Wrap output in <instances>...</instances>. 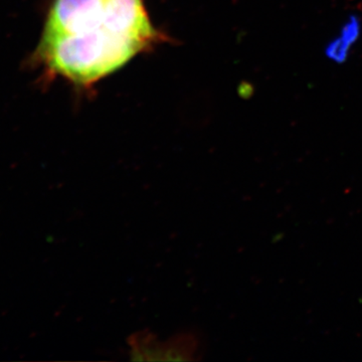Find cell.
I'll return each instance as SVG.
<instances>
[{
    "instance_id": "obj_1",
    "label": "cell",
    "mask_w": 362,
    "mask_h": 362,
    "mask_svg": "<svg viewBox=\"0 0 362 362\" xmlns=\"http://www.w3.org/2000/svg\"><path fill=\"white\" fill-rule=\"evenodd\" d=\"M165 40L145 0H54L35 57L47 73L90 89Z\"/></svg>"
},
{
    "instance_id": "obj_2",
    "label": "cell",
    "mask_w": 362,
    "mask_h": 362,
    "mask_svg": "<svg viewBox=\"0 0 362 362\" xmlns=\"http://www.w3.org/2000/svg\"><path fill=\"white\" fill-rule=\"evenodd\" d=\"M131 358L137 361H163V342L152 331H137L128 338Z\"/></svg>"
},
{
    "instance_id": "obj_3",
    "label": "cell",
    "mask_w": 362,
    "mask_h": 362,
    "mask_svg": "<svg viewBox=\"0 0 362 362\" xmlns=\"http://www.w3.org/2000/svg\"><path fill=\"white\" fill-rule=\"evenodd\" d=\"M199 339L192 332H180L163 342V361H197Z\"/></svg>"
},
{
    "instance_id": "obj_4",
    "label": "cell",
    "mask_w": 362,
    "mask_h": 362,
    "mask_svg": "<svg viewBox=\"0 0 362 362\" xmlns=\"http://www.w3.org/2000/svg\"><path fill=\"white\" fill-rule=\"evenodd\" d=\"M352 45L341 37H335L328 42L325 47V56L337 64H344L349 59Z\"/></svg>"
},
{
    "instance_id": "obj_5",
    "label": "cell",
    "mask_w": 362,
    "mask_h": 362,
    "mask_svg": "<svg viewBox=\"0 0 362 362\" xmlns=\"http://www.w3.org/2000/svg\"><path fill=\"white\" fill-rule=\"evenodd\" d=\"M361 21L357 16H350L340 30V37L354 47L361 37Z\"/></svg>"
}]
</instances>
